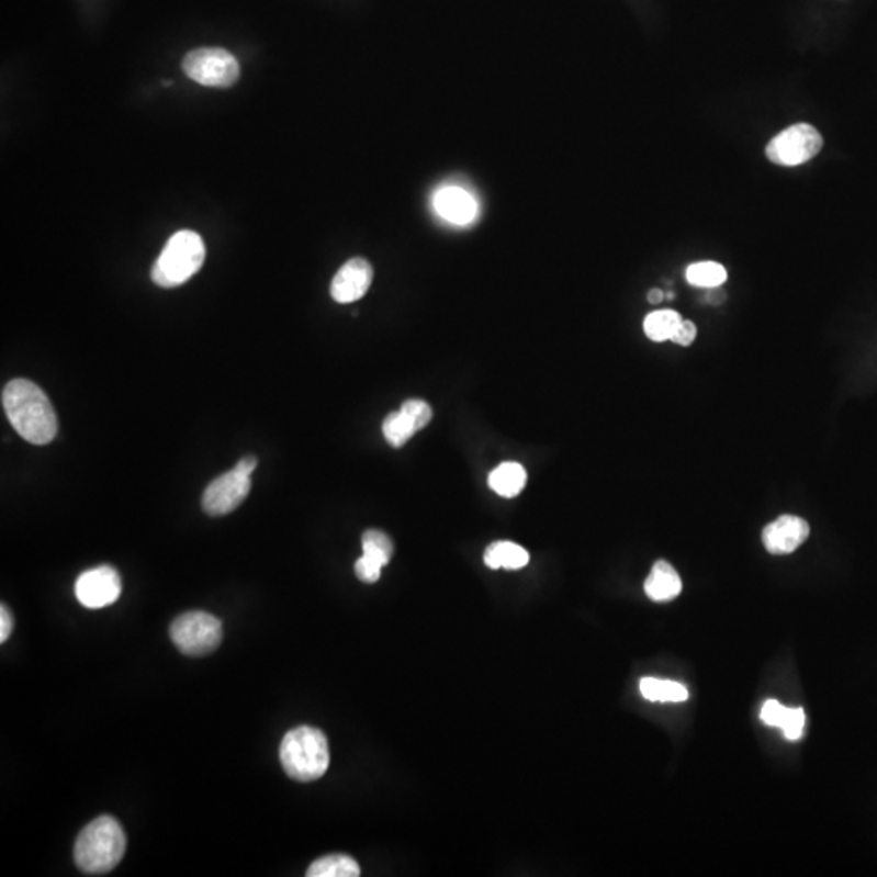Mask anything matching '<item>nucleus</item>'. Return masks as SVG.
I'll list each match as a JSON object with an SVG mask.
<instances>
[{
  "label": "nucleus",
  "mask_w": 877,
  "mask_h": 877,
  "mask_svg": "<svg viewBox=\"0 0 877 877\" xmlns=\"http://www.w3.org/2000/svg\"><path fill=\"white\" fill-rule=\"evenodd\" d=\"M646 300H649V303L660 304L663 300H665V294H663L662 290H656L655 288V290L649 291V296H646Z\"/></svg>",
  "instance_id": "nucleus-28"
},
{
  "label": "nucleus",
  "mask_w": 877,
  "mask_h": 877,
  "mask_svg": "<svg viewBox=\"0 0 877 877\" xmlns=\"http://www.w3.org/2000/svg\"><path fill=\"white\" fill-rule=\"evenodd\" d=\"M372 279H374V270H372L371 263L361 257H355V259L348 260L331 280V297L340 304L355 303L368 293Z\"/></svg>",
  "instance_id": "nucleus-10"
},
{
  "label": "nucleus",
  "mask_w": 877,
  "mask_h": 877,
  "mask_svg": "<svg viewBox=\"0 0 877 877\" xmlns=\"http://www.w3.org/2000/svg\"><path fill=\"white\" fill-rule=\"evenodd\" d=\"M306 875L310 877H358L361 875V869L351 856L328 855L314 862Z\"/></svg>",
  "instance_id": "nucleus-18"
},
{
  "label": "nucleus",
  "mask_w": 877,
  "mask_h": 877,
  "mask_svg": "<svg viewBox=\"0 0 877 877\" xmlns=\"http://www.w3.org/2000/svg\"><path fill=\"white\" fill-rule=\"evenodd\" d=\"M640 693L650 702H684L689 699V690L676 681L643 678Z\"/></svg>",
  "instance_id": "nucleus-17"
},
{
  "label": "nucleus",
  "mask_w": 877,
  "mask_h": 877,
  "mask_svg": "<svg viewBox=\"0 0 877 877\" xmlns=\"http://www.w3.org/2000/svg\"><path fill=\"white\" fill-rule=\"evenodd\" d=\"M686 280L693 286L716 290L728 280V272L721 263L706 260V262H697L687 267Z\"/></svg>",
  "instance_id": "nucleus-20"
},
{
  "label": "nucleus",
  "mask_w": 877,
  "mask_h": 877,
  "mask_svg": "<svg viewBox=\"0 0 877 877\" xmlns=\"http://www.w3.org/2000/svg\"><path fill=\"white\" fill-rule=\"evenodd\" d=\"M238 472L244 473V475H252L257 469V459L256 457H246V459L239 460L235 466Z\"/></svg>",
  "instance_id": "nucleus-27"
},
{
  "label": "nucleus",
  "mask_w": 877,
  "mask_h": 877,
  "mask_svg": "<svg viewBox=\"0 0 877 877\" xmlns=\"http://www.w3.org/2000/svg\"><path fill=\"white\" fill-rule=\"evenodd\" d=\"M403 413L412 419L413 425H415L416 431H421L425 429L426 426L429 425V421L432 419V409L425 400H406L405 403L402 405Z\"/></svg>",
  "instance_id": "nucleus-23"
},
{
  "label": "nucleus",
  "mask_w": 877,
  "mask_h": 877,
  "mask_svg": "<svg viewBox=\"0 0 877 877\" xmlns=\"http://www.w3.org/2000/svg\"><path fill=\"white\" fill-rule=\"evenodd\" d=\"M127 848L124 829L111 816L91 821L83 831L74 848V858L80 872L87 875H106L113 872Z\"/></svg>",
  "instance_id": "nucleus-2"
},
{
  "label": "nucleus",
  "mask_w": 877,
  "mask_h": 877,
  "mask_svg": "<svg viewBox=\"0 0 877 877\" xmlns=\"http://www.w3.org/2000/svg\"><path fill=\"white\" fill-rule=\"evenodd\" d=\"M491 490L499 496L510 497L519 496L527 484V472L524 466L517 462H504L490 473L487 479Z\"/></svg>",
  "instance_id": "nucleus-16"
},
{
  "label": "nucleus",
  "mask_w": 877,
  "mask_h": 877,
  "mask_svg": "<svg viewBox=\"0 0 877 877\" xmlns=\"http://www.w3.org/2000/svg\"><path fill=\"white\" fill-rule=\"evenodd\" d=\"M13 629V619L12 615H10L9 609H7L5 605H2L0 608V642H5L7 639L10 638L12 634Z\"/></svg>",
  "instance_id": "nucleus-26"
},
{
  "label": "nucleus",
  "mask_w": 877,
  "mask_h": 877,
  "mask_svg": "<svg viewBox=\"0 0 877 877\" xmlns=\"http://www.w3.org/2000/svg\"><path fill=\"white\" fill-rule=\"evenodd\" d=\"M436 212L453 225H469L479 213V203L460 188H443L435 195Z\"/></svg>",
  "instance_id": "nucleus-12"
},
{
  "label": "nucleus",
  "mask_w": 877,
  "mask_h": 877,
  "mask_svg": "<svg viewBox=\"0 0 877 877\" xmlns=\"http://www.w3.org/2000/svg\"><path fill=\"white\" fill-rule=\"evenodd\" d=\"M362 556L372 559V561L381 564L382 567L391 562L392 554H394V543L391 538L379 530H368L362 535Z\"/></svg>",
  "instance_id": "nucleus-22"
},
{
  "label": "nucleus",
  "mask_w": 877,
  "mask_h": 877,
  "mask_svg": "<svg viewBox=\"0 0 877 877\" xmlns=\"http://www.w3.org/2000/svg\"><path fill=\"white\" fill-rule=\"evenodd\" d=\"M252 481L249 475L233 469L232 472L213 480L202 497L203 510L209 516L222 517L238 509L249 494Z\"/></svg>",
  "instance_id": "nucleus-9"
},
{
  "label": "nucleus",
  "mask_w": 877,
  "mask_h": 877,
  "mask_svg": "<svg viewBox=\"0 0 877 877\" xmlns=\"http://www.w3.org/2000/svg\"><path fill=\"white\" fill-rule=\"evenodd\" d=\"M681 321H683V317L676 311H655L643 321V330H645V335L650 340L662 344V341L672 340Z\"/></svg>",
  "instance_id": "nucleus-19"
},
{
  "label": "nucleus",
  "mask_w": 877,
  "mask_h": 877,
  "mask_svg": "<svg viewBox=\"0 0 877 877\" xmlns=\"http://www.w3.org/2000/svg\"><path fill=\"white\" fill-rule=\"evenodd\" d=\"M120 572L111 565H100L83 572L76 582V597L88 609H101L113 605L121 597Z\"/></svg>",
  "instance_id": "nucleus-8"
},
{
  "label": "nucleus",
  "mask_w": 877,
  "mask_h": 877,
  "mask_svg": "<svg viewBox=\"0 0 877 877\" xmlns=\"http://www.w3.org/2000/svg\"><path fill=\"white\" fill-rule=\"evenodd\" d=\"M822 147H824V138H822L821 132L811 124L799 122V124L790 125L780 134L775 135L768 142L765 155L774 165L794 168V166L805 165L818 157Z\"/></svg>",
  "instance_id": "nucleus-6"
},
{
  "label": "nucleus",
  "mask_w": 877,
  "mask_h": 877,
  "mask_svg": "<svg viewBox=\"0 0 877 877\" xmlns=\"http://www.w3.org/2000/svg\"><path fill=\"white\" fill-rule=\"evenodd\" d=\"M415 425L412 419L400 409V412L391 413L387 418L382 423V435L385 440L391 443L395 449L405 446L413 436L416 435Z\"/></svg>",
  "instance_id": "nucleus-21"
},
{
  "label": "nucleus",
  "mask_w": 877,
  "mask_h": 877,
  "mask_svg": "<svg viewBox=\"0 0 877 877\" xmlns=\"http://www.w3.org/2000/svg\"><path fill=\"white\" fill-rule=\"evenodd\" d=\"M2 405L16 432L35 446H46L57 435V416L38 385L15 379L3 387Z\"/></svg>",
  "instance_id": "nucleus-1"
},
{
  "label": "nucleus",
  "mask_w": 877,
  "mask_h": 877,
  "mask_svg": "<svg viewBox=\"0 0 877 877\" xmlns=\"http://www.w3.org/2000/svg\"><path fill=\"white\" fill-rule=\"evenodd\" d=\"M205 262V244L198 233L182 229L166 243L151 270V280L161 288L184 284L202 269Z\"/></svg>",
  "instance_id": "nucleus-4"
},
{
  "label": "nucleus",
  "mask_w": 877,
  "mask_h": 877,
  "mask_svg": "<svg viewBox=\"0 0 877 877\" xmlns=\"http://www.w3.org/2000/svg\"><path fill=\"white\" fill-rule=\"evenodd\" d=\"M809 537L808 521L797 516H782L762 531L765 550L775 556L797 551Z\"/></svg>",
  "instance_id": "nucleus-11"
},
{
  "label": "nucleus",
  "mask_w": 877,
  "mask_h": 877,
  "mask_svg": "<svg viewBox=\"0 0 877 877\" xmlns=\"http://www.w3.org/2000/svg\"><path fill=\"white\" fill-rule=\"evenodd\" d=\"M182 70L189 79L210 88H229L238 81V59L222 47H200L184 57Z\"/></svg>",
  "instance_id": "nucleus-7"
},
{
  "label": "nucleus",
  "mask_w": 877,
  "mask_h": 877,
  "mask_svg": "<svg viewBox=\"0 0 877 877\" xmlns=\"http://www.w3.org/2000/svg\"><path fill=\"white\" fill-rule=\"evenodd\" d=\"M697 337V327L693 321H681L678 328H676L675 334H673L672 341H675L676 345H681V347H690L696 340Z\"/></svg>",
  "instance_id": "nucleus-25"
},
{
  "label": "nucleus",
  "mask_w": 877,
  "mask_h": 877,
  "mask_svg": "<svg viewBox=\"0 0 877 877\" xmlns=\"http://www.w3.org/2000/svg\"><path fill=\"white\" fill-rule=\"evenodd\" d=\"M761 720L768 727L782 728L785 738L797 741L805 731L806 713L802 709H788L778 700H767L762 706Z\"/></svg>",
  "instance_id": "nucleus-14"
},
{
  "label": "nucleus",
  "mask_w": 877,
  "mask_h": 877,
  "mask_svg": "<svg viewBox=\"0 0 877 877\" xmlns=\"http://www.w3.org/2000/svg\"><path fill=\"white\" fill-rule=\"evenodd\" d=\"M643 588H645L646 597L652 601L666 603L678 597L683 591V582H681L678 571L670 562L660 559L653 564Z\"/></svg>",
  "instance_id": "nucleus-13"
},
{
  "label": "nucleus",
  "mask_w": 877,
  "mask_h": 877,
  "mask_svg": "<svg viewBox=\"0 0 877 877\" xmlns=\"http://www.w3.org/2000/svg\"><path fill=\"white\" fill-rule=\"evenodd\" d=\"M530 562V554L520 544L513 541H496L491 543L484 551V564L490 569H507V571H519Z\"/></svg>",
  "instance_id": "nucleus-15"
},
{
  "label": "nucleus",
  "mask_w": 877,
  "mask_h": 877,
  "mask_svg": "<svg viewBox=\"0 0 877 877\" xmlns=\"http://www.w3.org/2000/svg\"><path fill=\"white\" fill-rule=\"evenodd\" d=\"M171 639L184 655H206L222 643V621L205 611L185 612L172 622Z\"/></svg>",
  "instance_id": "nucleus-5"
},
{
  "label": "nucleus",
  "mask_w": 877,
  "mask_h": 877,
  "mask_svg": "<svg viewBox=\"0 0 877 877\" xmlns=\"http://www.w3.org/2000/svg\"><path fill=\"white\" fill-rule=\"evenodd\" d=\"M280 761L288 777L293 780H319L330 765L327 738L319 728H294L281 741Z\"/></svg>",
  "instance_id": "nucleus-3"
},
{
  "label": "nucleus",
  "mask_w": 877,
  "mask_h": 877,
  "mask_svg": "<svg viewBox=\"0 0 877 877\" xmlns=\"http://www.w3.org/2000/svg\"><path fill=\"white\" fill-rule=\"evenodd\" d=\"M355 574L364 584H375L381 578L382 565L372 559L361 556L355 564Z\"/></svg>",
  "instance_id": "nucleus-24"
}]
</instances>
